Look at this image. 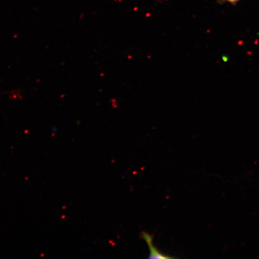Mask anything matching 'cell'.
I'll return each mask as SVG.
<instances>
[{"label": "cell", "mask_w": 259, "mask_h": 259, "mask_svg": "<svg viewBox=\"0 0 259 259\" xmlns=\"http://www.w3.org/2000/svg\"><path fill=\"white\" fill-rule=\"evenodd\" d=\"M141 238L144 239L150 250V255H148L149 258H158V259H170L176 257L170 256L167 254L161 252L159 249H158L153 244V235L148 234L147 232L142 231L140 234Z\"/></svg>", "instance_id": "obj_1"}, {"label": "cell", "mask_w": 259, "mask_h": 259, "mask_svg": "<svg viewBox=\"0 0 259 259\" xmlns=\"http://www.w3.org/2000/svg\"><path fill=\"white\" fill-rule=\"evenodd\" d=\"M240 0H219L220 3H229L233 6H236Z\"/></svg>", "instance_id": "obj_2"}]
</instances>
